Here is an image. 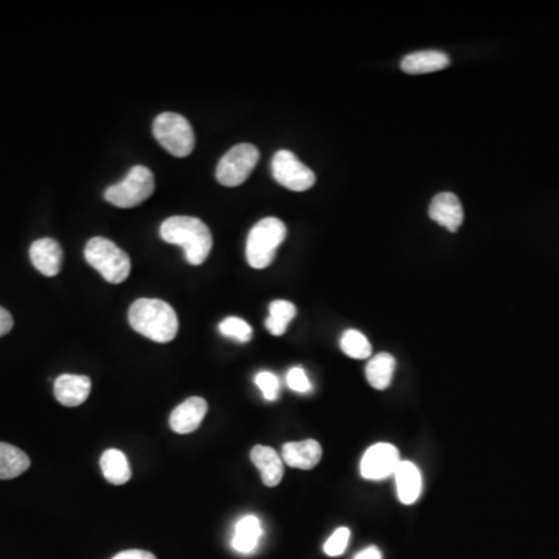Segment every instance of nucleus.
Instances as JSON below:
<instances>
[{
	"label": "nucleus",
	"instance_id": "29",
	"mask_svg": "<svg viewBox=\"0 0 559 559\" xmlns=\"http://www.w3.org/2000/svg\"><path fill=\"white\" fill-rule=\"evenodd\" d=\"M13 325V316H11L5 308L0 306V337L10 333V331L13 330Z\"/></svg>",
	"mask_w": 559,
	"mask_h": 559
},
{
	"label": "nucleus",
	"instance_id": "24",
	"mask_svg": "<svg viewBox=\"0 0 559 559\" xmlns=\"http://www.w3.org/2000/svg\"><path fill=\"white\" fill-rule=\"evenodd\" d=\"M219 331H221L223 336L235 339V341L241 342V344H246L254 336L252 327H250L246 320L240 319V317H227L226 320L219 323Z\"/></svg>",
	"mask_w": 559,
	"mask_h": 559
},
{
	"label": "nucleus",
	"instance_id": "18",
	"mask_svg": "<svg viewBox=\"0 0 559 559\" xmlns=\"http://www.w3.org/2000/svg\"><path fill=\"white\" fill-rule=\"evenodd\" d=\"M261 536H263V525H261L260 519L254 514H247L238 521L237 527H235L232 547L238 553L249 555L257 549Z\"/></svg>",
	"mask_w": 559,
	"mask_h": 559
},
{
	"label": "nucleus",
	"instance_id": "26",
	"mask_svg": "<svg viewBox=\"0 0 559 559\" xmlns=\"http://www.w3.org/2000/svg\"><path fill=\"white\" fill-rule=\"evenodd\" d=\"M255 384L263 392L264 400L275 401L280 395V381L271 372H261L255 376Z\"/></svg>",
	"mask_w": 559,
	"mask_h": 559
},
{
	"label": "nucleus",
	"instance_id": "6",
	"mask_svg": "<svg viewBox=\"0 0 559 559\" xmlns=\"http://www.w3.org/2000/svg\"><path fill=\"white\" fill-rule=\"evenodd\" d=\"M154 174L142 165L132 167L128 176L120 184L111 185L106 190V201L119 209H132L150 199L154 193Z\"/></svg>",
	"mask_w": 559,
	"mask_h": 559
},
{
	"label": "nucleus",
	"instance_id": "17",
	"mask_svg": "<svg viewBox=\"0 0 559 559\" xmlns=\"http://www.w3.org/2000/svg\"><path fill=\"white\" fill-rule=\"evenodd\" d=\"M449 56L438 50H423L410 53L401 61V69L409 75H424V73L438 72L449 66Z\"/></svg>",
	"mask_w": 559,
	"mask_h": 559
},
{
	"label": "nucleus",
	"instance_id": "7",
	"mask_svg": "<svg viewBox=\"0 0 559 559\" xmlns=\"http://www.w3.org/2000/svg\"><path fill=\"white\" fill-rule=\"evenodd\" d=\"M260 160V151L250 143L233 146L232 150L219 160L216 179L224 187H238L244 184Z\"/></svg>",
	"mask_w": 559,
	"mask_h": 559
},
{
	"label": "nucleus",
	"instance_id": "23",
	"mask_svg": "<svg viewBox=\"0 0 559 559\" xmlns=\"http://www.w3.org/2000/svg\"><path fill=\"white\" fill-rule=\"evenodd\" d=\"M341 348L345 355L353 359H367L372 356V345L361 331H345L341 337Z\"/></svg>",
	"mask_w": 559,
	"mask_h": 559
},
{
	"label": "nucleus",
	"instance_id": "1",
	"mask_svg": "<svg viewBox=\"0 0 559 559\" xmlns=\"http://www.w3.org/2000/svg\"><path fill=\"white\" fill-rule=\"evenodd\" d=\"M160 237L165 243L182 247L191 266L204 263L212 252V232L204 221L193 216H171L165 219L160 226Z\"/></svg>",
	"mask_w": 559,
	"mask_h": 559
},
{
	"label": "nucleus",
	"instance_id": "2",
	"mask_svg": "<svg viewBox=\"0 0 559 559\" xmlns=\"http://www.w3.org/2000/svg\"><path fill=\"white\" fill-rule=\"evenodd\" d=\"M128 319L132 330L159 344H167L178 336V314L164 300H136L129 308Z\"/></svg>",
	"mask_w": 559,
	"mask_h": 559
},
{
	"label": "nucleus",
	"instance_id": "16",
	"mask_svg": "<svg viewBox=\"0 0 559 559\" xmlns=\"http://www.w3.org/2000/svg\"><path fill=\"white\" fill-rule=\"evenodd\" d=\"M250 460L260 471L261 479L266 487L274 488L282 482L285 468H283L282 457L277 454L275 449L269 448V446H255L250 451Z\"/></svg>",
	"mask_w": 559,
	"mask_h": 559
},
{
	"label": "nucleus",
	"instance_id": "30",
	"mask_svg": "<svg viewBox=\"0 0 559 559\" xmlns=\"http://www.w3.org/2000/svg\"><path fill=\"white\" fill-rule=\"evenodd\" d=\"M355 559H382V555L376 547H369V549L362 550L361 553H358Z\"/></svg>",
	"mask_w": 559,
	"mask_h": 559
},
{
	"label": "nucleus",
	"instance_id": "5",
	"mask_svg": "<svg viewBox=\"0 0 559 559\" xmlns=\"http://www.w3.org/2000/svg\"><path fill=\"white\" fill-rule=\"evenodd\" d=\"M153 134L157 142L174 157H187L195 150V131L182 115L174 112L160 114L154 120Z\"/></svg>",
	"mask_w": 559,
	"mask_h": 559
},
{
	"label": "nucleus",
	"instance_id": "22",
	"mask_svg": "<svg viewBox=\"0 0 559 559\" xmlns=\"http://www.w3.org/2000/svg\"><path fill=\"white\" fill-rule=\"evenodd\" d=\"M296 314L297 310L294 303L288 302V300H275L269 306L266 328L272 336H282L288 330V325L296 317Z\"/></svg>",
	"mask_w": 559,
	"mask_h": 559
},
{
	"label": "nucleus",
	"instance_id": "8",
	"mask_svg": "<svg viewBox=\"0 0 559 559\" xmlns=\"http://www.w3.org/2000/svg\"><path fill=\"white\" fill-rule=\"evenodd\" d=\"M272 176L278 184L291 191L310 190L316 184V174L288 150L278 151L272 159Z\"/></svg>",
	"mask_w": 559,
	"mask_h": 559
},
{
	"label": "nucleus",
	"instance_id": "19",
	"mask_svg": "<svg viewBox=\"0 0 559 559\" xmlns=\"http://www.w3.org/2000/svg\"><path fill=\"white\" fill-rule=\"evenodd\" d=\"M101 473L112 485H125L131 479V466L119 449H108L100 459Z\"/></svg>",
	"mask_w": 559,
	"mask_h": 559
},
{
	"label": "nucleus",
	"instance_id": "21",
	"mask_svg": "<svg viewBox=\"0 0 559 559\" xmlns=\"http://www.w3.org/2000/svg\"><path fill=\"white\" fill-rule=\"evenodd\" d=\"M396 361L389 353H379L375 358L370 359L365 375L370 386L376 390H386L392 382L395 373Z\"/></svg>",
	"mask_w": 559,
	"mask_h": 559
},
{
	"label": "nucleus",
	"instance_id": "12",
	"mask_svg": "<svg viewBox=\"0 0 559 559\" xmlns=\"http://www.w3.org/2000/svg\"><path fill=\"white\" fill-rule=\"evenodd\" d=\"M91 379L83 375H61L56 378L55 398L66 407H78L91 395Z\"/></svg>",
	"mask_w": 559,
	"mask_h": 559
},
{
	"label": "nucleus",
	"instance_id": "27",
	"mask_svg": "<svg viewBox=\"0 0 559 559\" xmlns=\"http://www.w3.org/2000/svg\"><path fill=\"white\" fill-rule=\"evenodd\" d=\"M286 384H288L289 389L297 393H308L313 390L311 381L302 367H294V369L289 370L288 376H286Z\"/></svg>",
	"mask_w": 559,
	"mask_h": 559
},
{
	"label": "nucleus",
	"instance_id": "3",
	"mask_svg": "<svg viewBox=\"0 0 559 559\" xmlns=\"http://www.w3.org/2000/svg\"><path fill=\"white\" fill-rule=\"evenodd\" d=\"M84 258L112 285H120L131 274L128 254L108 238L95 237L89 240L84 249Z\"/></svg>",
	"mask_w": 559,
	"mask_h": 559
},
{
	"label": "nucleus",
	"instance_id": "10",
	"mask_svg": "<svg viewBox=\"0 0 559 559\" xmlns=\"http://www.w3.org/2000/svg\"><path fill=\"white\" fill-rule=\"evenodd\" d=\"M207 401L201 396H191L184 403L179 404L173 410L170 417V426L176 434H191L201 426L202 420L207 414Z\"/></svg>",
	"mask_w": 559,
	"mask_h": 559
},
{
	"label": "nucleus",
	"instance_id": "15",
	"mask_svg": "<svg viewBox=\"0 0 559 559\" xmlns=\"http://www.w3.org/2000/svg\"><path fill=\"white\" fill-rule=\"evenodd\" d=\"M393 476H395L396 493L401 504L414 505L420 499L423 490V477L418 466L404 460L400 462Z\"/></svg>",
	"mask_w": 559,
	"mask_h": 559
},
{
	"label": "nucleus",
	"instance_id": "14",
	"mask_svg": "<svg viewBox=\"0 0 559 559\" xmlns=\"http://www.w3.org/2000/svg\"><path fill=\"white\" fill-rule=\"evenodd\" d=\"M322 446L316 440L291 441L283 446L282 459L297 469H313L322 460Z\"/></svg>",
	"mask_w": 559,
	"mask_h": 559
},
{
	"label": "nucleus",
	"instance_id": "4",
	"mask_svg": "<svg viewBox=\"0 0 559 559\" xmlns=\"http://www.w3.org/2000/svg\"><path fill=\"white\" fill-rule=\"evenodd\" d=\"M286 226L278 218H264L250 230L246 260L254 269H266L275 260L278 247L286 240Z\"/></svg>",
	"mask_w": 559,
	"mask_h": 559
},
{
	"label": "nucleus",
	"instance_id": "28",
	"mask_svg": "<svg viewBox=\"0 0 559 559\" xmlns=\"http://www.w3.org/2000/svg\"><path fill=\"white\" fill-rule=\"evenodd\" d=\"M111 559H157L151 552L145 550H125V552L117 553Z\"/></svg>",
	"mask_w": 559,
	"mask_h": 559
},
{
	"label": "nucleus",
	"instance_id": "20",
	"mask_svg": "<svg viewBox=\"0 0 559 559\" xmlns=\"http://www.w3.org/2000/svg\"><path fill=\"white\" fill-rule=\"evenodd\" d=\"M30 459L22 449L0 441V480L16 479L30 468Z\"/></svg>",
	"mask_w": 559,
	"mask_h": 559
},
{
	"label": "nucleus",
	"instance_id": "9",
	"mask_svg": "<svg viewBox=\"0 0 559 559\" xmlns=\"http://www.w3.org/2000/svg\"><path fill=\"white\" fill-rule=\"evenodd\" d=\"M400 451L390 443H376L365 451L361 460V476L365 480H384L395 474L400 465Z\"/></svg>",
	"mask_w": 559,
	"mask_h": 559
},
{
	"label": "nucleus",
	"instance_id": "25",
	"mask_svg": "<svg viewBox=\"0 0 559 559\" xmlns=\"http://www.w3.org/2000/svg\"><path fill=\"white\" fill-rule=\"evenodd\" d=\"M351 532L350 528L341 527L337 528L336 532L328 538L325 542L323 550L328 556H341L347 550L348 542H350Z\"/></svg>",
	"mask_w": 559,
	"mask_h": 559
},
{
	"label": "nucleus",
	"instance_id": "13",
	"mask_svg": "<svg viewBox=\"0 0 559 559\" xmlns=\"http://www.w3.org/2000/svg\"><path fill=\"white\" fill-rule=\"evenodd\" d=\"M30 260L42 275L56 277L63 266V249L52 238H42L30 247Z\"/></svg>",
	"mask_w": 559,
	"mask_h": 559
},
{
	"label": "nucleus",
	"instance_id": "11",
	"mask_svg": "<svg viewBox=\"0 0 559 559\" xmlns=\"http://www.w3.org/2000/svg\"><path fill=\"white\" fill-rule=\"evenodd\" d=\"M432 221L445 227L449 232H457L463 224L462 202L454 193H440L429 205Z\"/></svg>",
	"mask_w": 559,
	"mask_h": 559
}]
</instances>
